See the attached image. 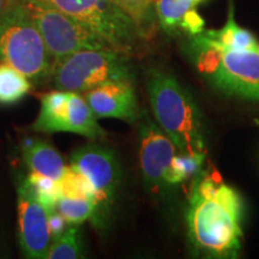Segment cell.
Instances as JSON below:
<instances>
[{
  "instance_id": "cell-1",
  "label": "cell",
  "mask_w": 259,
  "mask_h": 259,
  "mask_svg": "<svg viewBox=\"0 0 259 259\" xmlns=\"http://www.w3.org/2000/svg\"><path fill=\"white\" fill-rule=\"evenodd\" d=\"M194 178L186 218L191 244L210 257H236L242 236L240 194L223 184L216 170Z\"/></svg>"
},
{
  "instance_id": "cell-2",
  "label": "cell",
  "mask_w": 259,
  "mask_h": 259,
  "mask_svg": "<svg viewBox=\"0 0 259 259\" xmlns=\"http://www.w3.org/2000/svg\"><path fill=\"white\" fill-rule=\"evenodd\" d=\"M151 108L158 126L181 153H204L202 115L189 93L169 73L153 70L147 79Z\"/></svg>"
},
{
  "instance_id": "cell-3",
  "label": "cell",
  "mask_w": 259,
  "mask_h": 259,
  "mask_svg": "<svg viewBox=\"0 0 259 259\" xmlns=\"http://www.w3.org/2000/svg\"><path fill=\"white\" fill-rule=\"evenodd\" d=\"M0 60L32 82L53 72L54 61L23 0H9L0 9Z\"/></svg>"
},
{
  "instance_id": "cell-4",
  "label": "cell",
  "mask_w": 259,
  "mask_h": 259,
  "mask_svg": "<svg viewBox=\"0 0 259 259\" xmlns=\"http://www.w3.org/2000/svg\"><path fill=\"white\" fill-rule=\"evenodd\" d=\"M97 35L111 50L134 54L143 35L131 17L113 0H42Z\"/></svg>"
},
{
  "instance_id": "cell-5",
  "label": "cell",
  "mask_w": 259,
  "mask_h": 259,
  "mask_svg": "<svg viewBox=\"0 0 259 259\" xmlns=\"http://www.w3.org/2000/svg\"><path fill=\"white\" fill-rule=\"evenodd\" d=\"M127 57L107 48L78 51L54 63V85L65 92L85 94L111 80H132Z\"/></svg>"
},
{
  "instance_id": "cell-6",
  "label": "cell",
  "mask_w": 259,
  "mask_h": 259,
  "mask_svg": "<svg viewBox=\"0 0 259 259\" xmlns=\"http://www.w3.org/2000/svg\"><path fill=\"white\" fill-rule=\"evenodd\" d=\"M54 63L82 50H111L76 19L42 0H23Z\"/></svg>"
},
{
  "instance_id": "cell-7",
  "label": "cell",
  "mask_w": 259,
  "mask_h": 259,
  "mask_svg": "<svg viewBox=\"0 0 259 259\" xmlns=\"http://www.w3.org/2000/svg\"><path fill=\"white\" fill-rule=\"evenodd\" d=\"M70 162L92 184L96 202L92 222L97 228H105L120 187L121 169L118 158L111 149L99 143H89L74 150Z\"/></svg>"
},
{
  "instance_id": "cell-8",
  "label": "cell",
  "mask_w": 259,
  "mask_h": 259,
  "mask_svg": "<svg viewBox=\"0 0 259 259\" xmlns=\"http://www.w3.org/2000/svg\"><path fill=\"white\" fill-rule=\"evenodd\" d=\"M32 131L44 134L70 132L89 139L106 137L88 102L80 94L54 90L41 97V107Z\"/></svg>"
},
{
  "instance_id": "cell-9",
  "label": "cell",
  "mask_w": 259,
  "mask_h": 259,
  "mask_svg": "<svg viewBox=\"0 0 259 259\" xmlns=\"http://www.w3.org/2000/svg\"><path fill=\"white\" fill-rule=\"evenodd\" d=\"M216 46L220 48V60L206 76L209 82L228 95L259 101V48L232 51Z\"/></svg>"
},
{
  "instance_id": "cell-10",
  "label": "cell",
  "mask_w": 259,
  "mask_h": 259,
  "mask_svg": "<svg viewBox=\"0 0 259 259\" xmlns=\"http://www.w3.org/2000/svg\"><path fill=\"white\" fill-rule=\"evenodd\" d=\"M19 247L29 259L47 258L51 245L48 210L37 199L27 178L17 184Z\"/></svg>"
},
{
  "instance_id": "cell-11",
  "label": "cell",
  "mask_w": 259,
  "mask_h": 259,
  "mask_svg": "<svg viewBox=\"0 0 259 259\" xmlns=\"http://www.w3.org/2000/svg\"><path fill=\"white\" fill-rule=\"evenodd\" d=\"M177 147L164 131L144 113L139 125V162L145 185L154 193H161L168 186L167 171Z\"/></svg>"
},
{
  "instance_id": "cell-12",
  "label": "cell",
  "mask_w": 259,
  "mask_h": 259,
  "mask_svg": "<svg viewBox=\"0 0 259 259\" xmlns=\"http://www.w3.org/2000/svg\"><path fill=\"white\" fill-rule=\"evenodd\" d=\"M97 119L115 118L135 122L139 118L136 92L131 79L111 80L84 94Z\"/></svg>"
},
{
  "instance_id": "cell-13",
  "label": "cell",
  "mask_w": 259,
  "mask_h": 259,
  "mask_svg": "<svg viewBox=\"0 0 259 259\" xmlns=\"http://www.w3.org/2000/svg\"><path fill=\"white\" fill-rule=\"evenodd\" d=\"M21 154L30 173L59 180L66 168L61 155L41 139L25 138L21 144Z\"/></svg>"
},
{
  "instance_id": "cell-14",
  "label": "cell",
  "mask_w": 259,
  "mask_h": 259,
  "mask_svg": "<svg viewBox=\"0 0 259 259\" xmlns=\"http://www.w3.org/2000/svg\"><path fill=\"white\" fill-rule=\"evenodd\" d=\"M206 37L210 38L220 47L225 50L242 51V50H257L259 45L257 44L253 35L246 29L239 27L234 19V11L233 6L229 10L228 19L225 27L220 30H208L203 31Z\"/></svg>"
},
{
  "instance_id": "cell-15",
  "label": "cell",
  "mask_w": 259,
  "mask_h": 259,
  "mask_svg": "<svg viewBox=\"0 0 259 259\" xmlns=\"http://www.w3.org/2000/svg\"><path fill=\"white\" fill-rule=\"evenodd\" d=\"M30 90L31 80L24 73L6 63L0 64V105H15Z\"/></svg>"
},
{
  "instance_id": "cell-16",
  "label": "cell",
  "mask_w": 259,
  "mask_h": 259,
  "mask_svg": "<svg viewBox=\"0 0 259 259\" xmlns=\"http://www.w3.org/2000/svg\"><path fill=\"white\" fill-rule=\"evenodd\" d=\"M85 257L82 232L78 227H70L51 241L48 259H79Z\"/></svg>"
},
{
  "instance_id": "cell-17",
  "label": "cell",
  "mask_w": 259,
  "mask_h": 259,
  "mask_svg": "<svg viewBox=\"0 0 259 259\" xmlns=\"http://www.w3.org/2000/svg\"><path fill=\"white\" fill-rule=\"evenodd\" d=\"M197 0H157L156 14L161 27L168 32L180 29L187 14L196 10Z\"/></svg>"
},
{
  "instance_id": "cell-18",
  "label": "cell",
  "mask_w": 259,
  "mask_h": 259,
  "mask_svg": "<svg viewBox=\"0 0 259 259\" xmlns=\"http://www.w3.org/2000/svg\"><path fill=\"white\" fill-rule=\"evenodd\" d=\"M56 209L67 225L79 226L89 220L93 221L96 212V202L90 198H70L60 196Z\"/></svg>"
},
{
  "instance_id": "cell-19",
  "label": "cell",
  "mask_w": 259,
  "mask_h": 259,
  "mask_svg": "<svg viewBox=\"0 0 259 259\" xmlns=\"http://www.w3.org/2000/svg\"><path fill=\"white\" fill-rule=\"evenodd\" d=\"M204 157H205V154L198 153V151L176 155L167 171V185H178L189 178L196 177L199 171H202Z\"/></svg>"
},
{
  "instance_id": "cell-20",
  "label": "cell",
  "mask_w": 259,
  "mask_h": 259,
  "mask_svg": "<svg viewBox=\"0 0 259 259\" xmlns=\"http://www.w3.org/2000/svg\"><path fill=\"white\" fill-rule=\"evenodd\" d=\"M60 196L70 198H90L95 200V192L90 181L72 166L65 168L63 176L58 180Z\"/></svg>"
},
{
  "instance_id": "cell-21",
  "label": "cell",
  "mask_w": 259,
  "mask_h": 259,
  "mask_svg": "<svg viewBox=\"0 0 259 259\" xmlns=\"http://www.w3.org/2000/svg\"><path fill=\"white\" fill-rule=\"evenodd\" d=\"M27 179L30 183L32 190L35 191L37 199L44 204L48 212L57 210V202L60 197L58 180L35 173H29Z\"/></svg>"
},
{
  "instance_id": "cell-22",
  "label": "cell",
  "mask_w": 259,
  "mask_h": 259,
  "mask_svg": "<svg viewBox=\"0 0 259 259\" xmlns=\"http://www.w3.org/2000/svg\"><path fill=\"white\" fill-rule=\"evenodd\" d=\"M126 15L131 17L141 31H144V25L150 15L154 0H113Z\"/></svg>"
},
{
  "instance_id": "cell-23",
  "label": "cell",
  "mask_w": 259,
  "mask_h": 259,
  "mask_svg": "<svg viewBox=\"0 0 259 259\" xmlns=\"http://www.w3.org/2000/svg\"><path fill=\"white\" fill-rule=\"evenodd\" d=\"M50 216H48V226H50V233H51V239L58 238V236L63 234L66 229L67 222L65 221L63 216L60 215L57 210H53V211L48 212Z\"/></svg>"
},
{
  "instance_id": "cell-24",
  "label": "cell",
  "mask_w": 259,
  "mask_h": 259,
  "mask_svg": "<svg viewBox=\"0 0 259 259\" xmlns=\"http://www.w3.org/2000/svg\"><path fill=\"white\" fill-rule=\"evenodd\" d=\"M205 2V0H197V3H198V4H202V3H204Z\"/></svg>"
}]
</instances>
